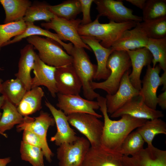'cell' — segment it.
Here are the masks:
<instances>
[{"label":"cell","instance_id":"obj_1","mask_svg":"<svg viewBox=\"0 0 166 166\" xmlns=\"http://www.w3.org/2000/svg\"><path fill=\"white\" fill-rule=\"evenodd\" d=\"M97 99L104 119L101 145L108 150L119 152L126 137L133 130L143 125L147 120L124 114L119 120H113L108 115L105 97L100 96Z\"/></svg>","mask_w":166,"mask_h":166},{"label":"cell","instance_id":"obj_2","mask_svg":"<svg viewBox=\"0 0 166 166\" xmlns=\"http://www.w3.org/2000/svg\"><path fill=\"white\" fill-rule=\"evenodd\" d=\"M100 17L89 24L80 25L78 32L80 36H88L94 38L100 42L101 45L106 48H111L125 31L135 27L136 23L133 22L117 23L109 21V23H101Z\"/></svg>","mask_w":166,"mask_h":166},{"label":"cell","instance_id":"obj_3","mask_svg":"<svg viewBox=\"0 0 166 166\" xmlns=\"http://www.w3.org/2000/svg\"><path fill=\"white\" fill-rule=\"evenodd\" d=\"M26 40L38 51L39 58L47 65L57 68L72 65V57L56 41L38 35L27 37Z\"/></svg>","mask_w":166,"mask_h":166},{"label":"cell","instance_id":"obj_4","mask_svg":"<svg viewBox=\"0 0 166 166\" xmlns=\"http://www.w3.org/2000/svg\"><path fill=\"white\" fill-rule=\"evenodd\" d=\"M107 66L110 72L108 77L102 82L92 81V88L102 89L108 94L112 95L117 90L121 80L125 73L130 70L131 60L127 51L114 50L108 60Z\"/></svg>","mask_w":166,"mask_h":166},{"label":"cell","instance_id":"obj_5","mask_svg":"<svg viewBox=\"0 0 166 166\" xmlns=\"http://www.w3.org/2000/svg\"><path fill=\"white\" fill-rule=\"evenodd\" d=\"M70 55L72 57V66L81 81L84 96L86 99L93 101L100 96L90 85L96 72L97 65L92 63L83 48L73 46Z\"/></svg>","mask_w":166,"mask_h":166},{"label":"cell","instance_id":"obj_6","mask_svg":"<svg viewBox=\"0 0 166 166\" xmlns=\"http://www.w3.org/2000/svg\"><path fill=\"white\" fill-rule=\"evenodd\" d=\"M70 124L84 135L91 146L101 145L104 123L95 116L87 113H77L67 116Z\"/></svg>","mask_w":166,"mask_h":166},{"label":"cell","instance_id":"obj_7","mask_svg":"<svg viewBox=\"0 0 166 166\" xmlns=\"http://www.w3.org/2000/svg\"><path fill=\"white\" fill-rule=\"evenodd\" d=\"M81 23V19L79 18L67 20L55 16L50 22L42 23L41 25L46 30H54L62 41H70L75 47L91 51V48L83 42L78 33V28Z\"/></svg>","mask_w":166,"mask_h":166},{"label":"cell","instance_id":"obj_8","mask_svg":"<svg viewBox=\"0 0 166 166\" xmlns=\"http://www.w3.org/2000/svg\"><path fill=\"white\" fill-rule=\"evenodd\" d=\"M57 149L59 166H81L90 144L85 137H78L72 143H64Z\"/></svg>","mask_w":166,"mask_h":166},{"label":"cell","instance_id":"obj_9","mask_svg":"<svg viewBox=\"0 0 166 166\" xmlns=\"http://www.w3.org/2000/svg\"><path fill=\"white\" fill-rule=\"evenodd\" d=\"M99 15L106 17L110 21L117 23L142 21L141 17L135 15L133 10L125 6L121 1L94 0Z\"/></svg>","mask_w":166,"mask_h":166},{"label":"cell","instance_id":"obj_10","mask_svg":"<svg viewBox=\"0 0 166 166\" xmlns=\"http://www.w3.org/2000/svg\"><path fill=\"white\" fill-rule=\"evenodd\" d=\"M57 106L67 116L74 113H85L93 115L98 118L102 116L95 110L99 109L97 101L83 98L79 95H65L57 93Z\"/></svg>","mask_w":166,"mask_h":166},{"label":"cell","instance_id":"obj_11","mask_svg":"<svg viewBox=\"0 0 166 166\" xmlns=\"http://www.w3.org/2000/svg\"><path fill=\"white\" fill-rule=\"evenodd\" d=\"M124 166H166V151L153 145L132 156H123Z\"/></svg>","mask_w":166,"mask_h":166},{"label":"cell","instance_id":"obj_12","mask_svg":"<svg viewBox=\"0 0 166 166\" xmlns=\"http://www.w3.org/2000/svg\"><path fill=\"white\" fill-rule=\"evenodd\" d=\"M146 73L141 81L142 86L139 96L144 102L150 108L156 110L157 105L156 93L161 85L159 74L161 69L159 65L152 67L150 65L147 66Z\"/></svg>","mask_w":166,"mask_h":166},{"label":"cell","instance_id":"obj_13","mask_svg":"<svg viewBox=\"0 0 166 166\" xmlns=\"http://www.w3.org/2000/svg\"><path fill=\"white\" fill-rule=\"evenodd\" d=\"M130 70L127 71L123 75L116 93L112 95L107 94L106 95V105L108 113L112 114L129 100L139 95L140 91L133 86L129 81Z\"/></svg>","mask_w":166,"mask_h":166},{"label":"cell","instance_id":"obj_14","mask_svg":"<svg viewBox=\"0 0 166 166\" xmlns=\"http://www.w3.org/2000/svg\"><path fill=\"white\" fill-rule=\"evenodd\" d=\"M45 105L49 109L53 118L57 128L55 134L50 138V141L59 146L64 143H72L78 136L70 126L67 116L60 109H58L48 101H45Z\"/></svg>","mask_w":166,"mask_h":166},{"label":"cell","instance_id":"obj_15","mask_svg":"<svg viewBox=\"0 0 166 166\" xmlns=\"http://www.w3.org/2000/svg\"><path fill=\"white\" fill-rule=\"evenodd\" d=\"M124 114L139 119L151 120L163 117L164 115L162 111L152 109L144 102L141 97H134L118 109L110 117L115 118Z\"/></svg>","mask_w":166,"mask_h":166},{"label":"cell","instance_id":"obj_16","mask_svg":"<svg viewBox=\"0 0 166 166\" xmlns=\"http://www.w3.org/2000/svg\"><path fill=\"white\" fill-rule=\"evenodd\" d=\"M123 156L119 152L108 150L101 145L90 146L81 166H124Z\"/></svg>","mask_w":166,"mask_h":166},{"label":"cell","instance_id":"obj_17","mask_svg":"<svg viewBox=\"0 0 166 166\" xmlns=\"http://www.w3.org/2000/svg\"><path fill=\"white\" fill-rule=\"evenodd\" d=\"M57 68L43 62L36 53L33 69L34 77L32 78L31 89L43 85L46 87L54 98L58 93L55 78Z\"/></svg>","mask_w":166,"mask_h":166},{"label":"cell","instance_id":"obj_18","mask_svg":"<svg viewBox=\"0 0 166 166\" xmlns=\"http://www.w3.org/2000/svg\"><path fill=\"white\" fill-rule=\"evenodd\" d=\"M55 78L58 93L65 95H79L81 81L72 65L57 68Z\"/></svg>","mask_w":166,"mask_h":166},{"label":"cell","instance_id":"obj_19","mask_svg":"<svg viewBox=\"0 0 166 166\" xmlns=\"http://www.w3.org/2000/svg\"><path fill=\"white\" fill-rule=\"evenodd\" d=\"M83 42L88 45L94 52L97 62V70L93 79L99 81L106 80L110 72L107 66L108 59L114 51L112 48H106L102 45L98 40L88 36H81Z\"/></svg>","mask_w":166,"mask_h":166},{"label":"cell","instance_id":"obj_20","mask_svg":"<svg viewBox=\"0 0 166 166\" xmlns=\"http://www.w3.org/2000/svg\"><path fill=\"white\" fill-rule=\"evenodd\" d=\"M148 38L138 23L124 31L111 48L113 50H133L146 47Z\"/></svg>","mask_w":166,"mask_h":166},{"label":"cell","instance_id":"obj_21","mask_svg":"<svg viewBox=\"0 0 166 166\" xmlns=\"http://www.w3.org/2000/svg\"><path fill=\"white\" fill-rule=\"evenodd\" d=\"M127 52L132 67V71L129 75V80L133 86L140 91L142 86L140 79L142 70L144 66L150 65L152 57L146 47Z\"/></svg>","mask_w":166,"mask_h":166},{"label":"cell","instance_id":"obj_22","mask_svg":"<svg viewBox=\"0 0 166 166\" xmlns=\"http://www.w3.org/2000/svg\"><path fill=\"white\" fill-rule=\"evenodd\" d=\"M55 124L53 117L47 112L41 111L37 117H24L23 121L18 124L17 128L18 132L26 130L30 131L47 141L48 129L50 126H53Z\"/></svg>","mask_w":166,"mask_h":166},{"label":"cell","instance_id":"obj_23","mask_svg":"<svg viewBox=\"0 0 166 166\" xmlns=\"http://www.w3.org/2000/svg\"><path fill=\"white\" fill-rule=\"evenodd\" d=\"M36 53L33 46L30 44L20 50L18 71L15 75L24 85L27 91L31 89V73L34 68Z\"/></svg>","mask_w":166,"mask_h":166},{"label":"cell","instance_id":"obj_24","mask_svg":"<svg viewBox=\"0 0 166 166\" xmlns=\"http://www.w3.org/2000/svg\"><path fill=\"white\" fill-rule=\"evenodd\" d=\"M44 95L43 90L39 86L27 91L17 107L18 112L24 117L40 110L42 108V100Z\"/></svg>","mask_w":166,"mask_h":166},{"label":"cell","instance_id":"obj_25","mask_svg":"<svg viewBox=\"0 0 166 166\" xmlns=\"http://www.w3.org/2000/svg\"><path fill=\"white\" fill-rule=\"evenodd\" d=\"M26 28L22 34L14 37L12 39L6 43L4 46L18 42L22 39L33 35L43 36L51 39L59 43L65 49L69 55L73 47L71 43H66L62 41L56 34L53 33L48 30L42 28L35 25L33 23L26 22Z\"/></svg>","mask_w":166,"mask_h":166},{"label":"cell","instance_id":"obj_26","mask_svg":"<svg viewBox=\"0 0 166 166\" xmlns=\"http://www.w3.org/2000/svg\"><path fill=\"white\" fill-rule=\"evenodd\" d=\"M5 12L4 23L23 19L28 8L31 5L28 0H0Z\"/></svg>","mask_w":166,"mask_h":166},{"label":"cell","instance_id":"obj_27","mask_svg":"<svg viewBox=\"0 0 166 166\" xmlns=\"http://www.w3.org/2000/svg\"><path fill=\"white\" fill-rule=\"evenodd\" d=\"M1 109L3 113L0 119V132L6 138L7 135L4 132L12 128L15 125L21 123L24 117L18 112L17 107L6 98Z\"/></svg>","mask_w":166,"mask_h":166},{"label":"cell","instance_id":"obj_28","mask_svg":"<svg viewBox=\"0 0 166 166\" xmlns=\"http://www.w3.org/2000/svg\"><path fill=\"white\" fill-rule=\"evenodd\" d=\"M141 136L148 146L153 145V140L158 134H166V123L160 118L147 120L136 130Z\"/></svg>","mask_w":166,"mask_h":166},{"label":"cell","instance_id":"obj_29","mask_svg":"<svg viewBox=\"0 0 166 166\" xmlns=\"http://www.w3.org/2000/svg\"><path fill=\"white\" fill-rule=\"evenodd\" d=\"M27 91L24 85L16 78L8 80L2 83L1 93L17 107Z\"/></svg>","mask_w":166,"mask_h":166},{"label":"cell","instance_id":"obj_30","mask_svg":"<svg viewBox=\"0 0 166 166\" xmlns=\"http://www.w3.org/2000/svg\"><path fill=\"white\" fill-rule=\"evenodd\" d=\"M146 48L152 57V67L157 63L161 69L166 71V37L159 39L149 38Z\"/></svg>","mask_w":166,"mask_h":166},{"label":"cell","instance_id":"obj_31","mask_svg":"<svg viewBox=\"0 0 166 166\" xmlns=\"http://www.w3.org/2000/svg\"><path fill=\"white\" fill-rule=\"evenodd\" d=\"M49 10L55 16L67 20L76 19L81 13L79 0H68L57 5H49Z\"/></svg>","mask_w":166,"mask_h":166},{"label":"cell","instance_id":"obj_32","mask_svg":"<svg viewBox=\"0 0 166 166\" xmlns=\"http://www.w3.org/2000/svg\"><path fill=\"white\" fill-rule=\"evenodd\" d=\"M49 6L44 2L32 4L28 8L23 20L25 22L33 23L40 20L50 22L55 16L49 10Z\"/></svg>","mask_w":166,"mask_h":166},{"label":"cell","instance_id":"obj_33","mask_svg":"<svg viewBox=\"0 0 166 166\" xmlns=\"http://www.w3.org/2000/svg\"><path fill=\"white\" fill-rule=\"evenodd\" d=\"M148 39H159L166 37V17L138 23Z\"/></svg>","mask_w":166,"mask_h":166},{"label":"cell","instance_id":"obj_34","mask_svg":"<svg viewBox=\"0 0 166 166\" xmlns=\"http://www.w3.org/2000/svg\"><path fill=\"white\" fill-rule=\"evenodd\" d=\"M142 10L144 22L166 17V1L147 0Z\"/></svg>","mask_w":166,"mask_h":166},{"label":"cell","instance_id":"obj_35","mask_svg":"<svg viewBox=\"0 0 166 166\" xmlns=\"http://www.w3.org/2000/svg\"><path fill=\"white\" fill-rule=\"evenodd\" d=\"M144 142L137 131L132 132L123 141L119 152L123 156L133 155L144 148Z\"/></svg>","mask_w":166,"mask_h":166},{"label":"cell","instance_id":"obj_36","mask_svg":"<svg viewBox=\"0 0 166 166\" xmlns=\"http://www.w3.org/2000/svg\"><path fill=\"white\" fill-rule=\"evenodd\" d=\"M26 28V22L23 20L0 24V50L11 38L22 34Z\"/></svg>","mask_w":166,"mask_h":166},{"label":"cell","instance_id":"obj_37","mask_svg":"<svg viewBox=\"0 0 166 166\" xmlns=\"http://www.w3.org/2000/svg\"><path fill=\"white\" fill-rule=\"evenodd\" d=\"M20 153L22 159L29 162L32 166H44V156L41 148L22 141Z\"/></svg>","mask_w":166,"mask_h":166},{"label":"cell","instance_id":"obj_38","mask_svg":"<svg viewBox=\"0 0 166 166\" xmlns=\"http://www.w3.org/2000/svg\"><path fill=\"white\" fill-rule=\"evenodd\" d=\"M22 141L42 149L47 160L49 162H51L53 154L47 141L44 140L33 132L26 130L23 131Z\"/></svg>","mask_w":166,"mask_h":166},{"label":"cell","instance_id":"obj_39","mask_svg":"<svg viewBox=\"0 0 166 166\" xmlns=\"http://www.w3.org/2000/svg\"><path fill=\"white\" fill-rule=\"evenodd\" d=\"M79 1L81 6V12L83 15L81 25H84L89 24L92 22L90 12L91 5L94 0H79Z\"/></svg>","mask_w":166,"mask_h":166},{"label":"cell","instance_id":"obj_40","mask_svg":"<svg viewBox=\"0 0 166 166\" xmlns=\"http://www.w3.org/2000/svg\"><path fill=\"white\" fill-rule=\"evenodd\" d=\"M157 102L162 109H166V90L157 97Z\"/></svg>","mask_w":166,"mask_h":166},{"label":"cell","instance_id":"obj_41","mask_svg":"<svg viewBox=\"0 0 166 166\" xmlns=\"http://www.w3.org/2000/svg\"><path fill=\"white\" fill-rule=\"evenodd\" d=\"M126 1L142 10L145 5L146 0H126Z\"/></svg>","mask_w":166,"mask_h":166},{"label":"cell","instance_id":"obj_42","mask_svg":"<svg viewBox=\"0 0 166 166\" xmlns=\"http://www.w3.org/2000/svg\"><path fill=\"white\" fill-rule=\"evenodd\" d=\"M161 85L163 86L162 90H166V71L164 72L160 76Z\"/></svg>","mask_w":166,"mask_h":166},{"label":"cell","instance_id":"obj_43","mask_svg":"<svg viewBox=\"0 0 166 166\" xmlns=\"http://www.w3.org/2000/svg\"><path fill=\"white\" fill-rule=\"evenodd\" d=\"M2 81H0V94L1 93L2 90ZM5 99L6 98L4 96L2 95V96H1L0 95V110L4 103ZM2 115V113H1L0 111V119L1 118Z\"/></svg>","mask_w":166,"mask_h":166},{"label":"cell","instance_id":"obj_44","mask_svg":"<svg viewBox=\"0 0 166 166\" xmlns=\"http://www.w3.org/2000/svg\"><path fill=\"white\" fill-rule=\"evenodd\" d=\"M11 161V160L10 157L2 159L0 158V166H6Z\"/></svg>","mask_w":166,"mask_h":166},{"label":"cell","instance_id":"obj_45","mask_svg":"<svg viewBox=\"0 0 166 166\" xmlns=\"http://www.w3.org/2000/svg\"><path fill=\"white\" fill-rule=\"evenodd\" d=\"M0 81H2V80L0 78Z\"/></svg>","mask_w":166,"mask_h":166},{"label":"cell","instance_id":"obj_46","mask_svg":"<svg viewBox=\"0 0 166 166\" xmlns=\"http://www.w3.org/2000/svg\"><path fill=\"white\" fill-rule=\"evenodd\" d=\"M0 134L3 135L2 134V133H1V132H0Z\"/></svg>","mask_w":166,"mask_h":166}]
</instances>
